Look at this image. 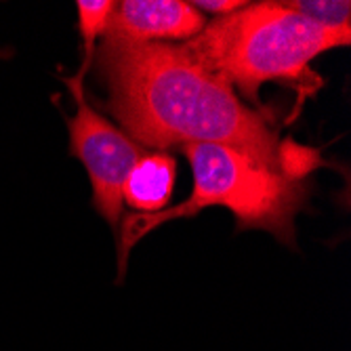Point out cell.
<instances>
[{"mask_svg":"<svg viewBox=\"0 0 351 351\" xmlns=\"http://www.w3.org/2000/svg\"><path fill=\"white\" fill-rule=\"evenodd\" d=\"M97 59L106 106L141 147L219 143L297 179L311 169L309 149L282 143L269 120L202 68L185 45L104 38Z\"/></svg>","mask_w":351,"mask_h":351,"instance_id":"6da1fadb","label":"cell"},{"mask_svg":"<svg viewBox=\"0 0 351 351\" xmlns=\"http://www.w3.org/2000/svg\"><path fill=\"white\" fill-rule=\"evenodd\" d=\"M351 29L315 23L282 3H248L244 9L206 23L196 38L183 43L202 68L238 88L259 106L265 82L313 90L311 61L330 49L347 47Z\"/></svg>","mask_w":351,"mask_h":351,"instance_id":"7a4b0ae2","label":"cell"},{"mask_svg":"<svg viewBox=\"0 0 351 351\" xmlns=\"http://www.w3.org/2000/svg\"><path fill=\"white\" fill-rule=\"evenodd\" d=\"M187 156L194 189L187 200L160 213H131L120 223L118 282L124 280L133 246L173 219H189L210 206L230 208L238 232L263 230L282 244L295 246V217L307 200L303 179L267 169L248 154L219 143L181 145Z\"/></svg>","mask_w":351,"mask_h":351,"instance_id":"3957f363","label":"cell"},{"mask_svg":"<svg viewBox=\"0 0 351 351\" xmlns=\"http://www.w3.org/2000/svg\"><path fill=\"white\" fill-rule=\"evenodd\" d=\"M76 99V114L68 118L70 154L82 162L93 185V206L112 230L122 217V187L131 169L147 152L116 124L95 110L84 88H70Z\"/></svg>","mask_w":351,"mask_h":351,"instance_id":"277c9868","label":"cell"},{"mask_svg":"<svg viewBox=\"0 0 351 351\" xmlns=\"http://www.w3.org/2000/svg\"><path fill=\"white\" fill-rule=\"evenodd\" d=\"M206 23L204 15L183 0H122L110 15L104 38L124 43H189Z\"/></svg>","mask_w":351,"mask_h":351,"instance_id":"5b68a950","label":"cell"},{"mask_svg":"<svg viewBox=\"0 0 351 351\" xmlns=\"http://www.w3.org/2000/svg\"><path fill=\"white\" fill-rule=\"evenodd\" d=\"M177 179V160L169 152H145L122 187V202L135 213H160L169 206Z\"/></svg>","mask_w":351,"mask_h":351,"instance_id":"8992f818","label":"cell"},{"mask_svg":"<svg viewBox=\"0 0 351 351\" xmlns=\"http://www.w3.org/2000/svg\"><path fill=\"white\" fill-rule=\"evenodd\" d=\"M76 7H78V29L82 36L84 59H82V66H80L76 78L66 80L68 88H84L82 80L90 66V61H93V55H95V43H97L99 36L106 34V27H108L110 15H112L116 3H112V0H78Z\"/></svg>","mask_w":351,"mask_h":351,"instance_id":"52a82bcc","label":"cell"},{"mask_svg":"<svg viewBox=\"0 0 351 351\" xmlns=\"http://www.w3.org/2000/svg\"><path fill=\"white\" fill-rule=\"evenodd\" d=\"M282 5L320 25L351 29V5L347 0H341V3H330V0H284Z\"/></svg>","mask_w":351,"mask_h":351,"instance_id":"ba28073f","label":"cell"},{"mask_svg":"<svg viewBox=\"0 0 351 351\" xmlns=\"http://www.w3.org/2000/svg\"><path fill=\"white\" fill-rule=\"evenodd\" d=\"M200 13H213V15H219V17H226V15H232L240 9H244L248 3H242V0H196V3H191Z\"/></svg>","mask_w":351,"mask_h":351,"instance_id":"9c48e42d","label":"cell"}]
</instances>
